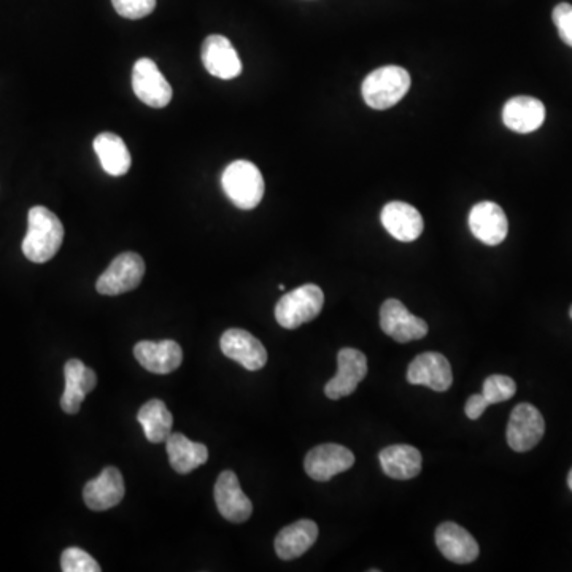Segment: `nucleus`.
<instances>
[{
	"instance_id": "a878e982",
	"label": "nucleus",
	"mask_w": 572,
	"mask_h": 572,
	"mask_svg": "<svg viewBox=\"0 0 572 572\" xmlns=\"http://www.w3.org/2000/svg\"><path fill=\"white\" fill-rule=\"evenodd\" d=\"M137 420L142 425L143 433L151 444L166 442L171 436L174 417L167 409L166 404L159 399L145 402L137 414Z\"/></svg>"
},
{
	"instance_id": "b1692460",
	"label": "nucleus",
	"mask_w": 572,
	"mask_h": 572,
	"mask_svg": "<svg viewBox=\"0 0 572 572\" xmlns=\"http://www.w3.org/2000/svg\"><path fill=\"white\" fill-rule=\"evenodd\" d=\"M166 450L172 469L177 474H190L209 460L207 447L190 441L182 433H171V436L167 437Z\"/></svg>"
},
{
	"instance_id": "bb28decb",
	"label": "nucleus",
	"mask_w": 572,
	"mask_h": 572,
	"mask_svg": "<svg viewBox=\"0 0 572 572\" xmlns=\"http://www.w3.org/2000/svg\"><path fill=\"white\" fill-rule=\"evenodd\" d=\"M517 385L514 380L507 375H490L484 382L482 395L487 399L488 404H499V402L509 401L514 398Z\"/></svg>"
},
{
	"instance_id": "39448f33",
	"label": "nucleus",
	"mask_w": 572,
	"mask_h": 572,
	"mask_svg": "<svg viewBox=\"0 0 572 572\" xmlns=\"http://www.w3.org/2000/svg\"><path fill=\"white\" fill-rule=\"evenodd\" d=\"M145 275V263L137 253L126 252L116 256L104 274L97 279V293L120 296L136 290Z\"/></svg>"
},
{
	"instance_id": "4468645a",
	"label": "nucleus",
	"mask_w": 572,
	"mask_h": 572,
	"mask_svg": "<svg viewBox=\"0 0 572 572\" xmlns=\"http://www.w3.org/2000/svg\"><path fill=\"white\" fill-rule=\"evenodd\" d=\"M407 382L412 385H425L431 390L442 393L452 387V366L441 353H422L410 363Z\"/></svg>"
},
{
	"instance_id": "9b49d317",
	"label": "nucleus",
	"mask_w": 572,
	"mask_h": 572,
	"mask_svg": "<svg viewBox=\"0 0 572 572\" xmlns=\"http://www.w3.org/2000/svg\"><path fill=\"white\" fill-rule=\"evenodd\" d=\"M469 229L482 244L496 247L506 239L509 221L498 204L484 201L474 205L469 212Z\"/></svg>"
},
{
	"instance_id": "5701e85b",
	"label": "nucleus",
	"mask_w": 572,
	"mask_h": 572,
	"mask_svg": "<svg viewBox=\"0 0 572 572\" xmlns=\"http://www.w3.org/2000/svg\"><path fill=\"white\" fill-rule=\"evenodd\" d=\"M379 460L391 479L410 480L422 472V453L412 445H390L380 452Z\"/></svg>"
},
{
	"instance_id": "6e6552de",
	"label": "nucleus",
	"mask_w": 572,
	"mask_h": 572,
	"mask_svg": "<svg viewBox=\"0 0 572 572\" xmlns=\"http://www.w3.org/2000/svg\"><path fill=\"white\" fill-rule=\"evenodd\" d=\"M132 89L139 101L153 109H163L172 101V86L150 58L139 59L134 64Z\"/></svg>"
},
{
	"instance_id": "a211bd4d",
	"label": "nucleus",
	"mask_w": 572,
	"mask_h": 572,
	"mask_svg": "<svg viewBox=\"0 0 572 572\" xmlns=\"http://www.w3.org/2000/svg\"><path fill=\"white\" fill-rule=\"evenodd\" d=\"M437 549L447 560L458 565H468L479 557V544L463 526L445 522L436 530Z\"/></svg>"
},
{
	"instance_id": "c85d7f7f",
	"label": "nucleus",
	"mask_w": 572,
	"mask_h": 572,
	"mask_svg": "<svg viewBox=\"0 0 572 572\" xmlns=\"http://www.w3.org/2000/svg\"><path fill=\"white\" fill-rule=\"evenodd\" d=\"M112 4L116 13L128 20H142L156 8V0H112Z\"/></svg>"
},
{
	"instance_id": "ddd939ff",
	"label": "nucleus",
	"mask_w": 572,
	"mask_h": 572,
	"mask_svg": "<svg viewBox=\"0 0 572 572\" xmlns=\"http://www.w3.org/2000/svg\"><path fill=\"white\" fill-rule=\"evenodd\" d=\"M220 347L229 360L242 364L247 371H259L266 366V348L245 329H228L221 336Z\"/></svg>"
},
{
	"instance_id": "f03ea898",
	"label": "nucleus",
	"mask_w": 572,
	"mask_h": 572,
	"mask_svg": "<svg viewBox=\"0 0 572 572\" xmlns=\"http://www.w3.org/2000/svg\"><path fill=\"white\" fill-rule=\"evenodd\" d=\"M410 88V74L404 67L383 66L364 78L361 94L374 110L391 109L406 96Z\"/></svg>"
},
{
	"instance_id": "473e14b6",
	"label": "nucleus",
	"mask_w": 572,
	"mask_h": 572,
	"mask_svg": "<svg viewBox=\"0 0 572 572\" xmlns=\"http://www.w3.org/2000/svg\"><path fill=\"white\" fill-rule=\"evenodd\" d=\"M279 290H280V291H285V285H279Z\"/></svg>"
},
{
	"instance_id": "412c9836",
	"label": "nucleus",
	"mask_w": 572,
	"mask_h": 572,
	"mask_svg": "<svg viewBox=\"0 0 572 572\" xmlns=\"http://www.w3.org/2000/svg\"><path fill=\"white\" fill-rule=\"evenodd\" d=\"M545 107L539 99L531 96L512 97L503 109V121L506 128L518 134H530L538 131L544 124Z\"/></svg>"
},
{
	"instance_id": "4be33fe9",
	"label": "nucleus",
	"mask_w": 572,
	"mask_h": 572,
	"mask_svg": "<svg viewBox=\"0 0 572 572\" xmlns=\"http://www.w3.org/2000/svg\"><path fill=\"white\" fill-rule=\"evenodd\" d=\"M318 539V526L312 520H299L286 526L275 538V552L282 560L299 558L315 544Z\"/></svg>"
},
{
	"instance_id": "cd10ccee",
	"label": "nucleus",
	"mask_w": 572,
	"mask_h": 572,
	"mask_svg": "<svg viewBox=\"0 0 572 572\" xmlns=\"http://www.w3.org/2000/svg\"><path fill=\"white\" fill-rule=\"evenodd\" d=\"M61 569L64 572L102 571L101 565L88 552L78 547H70L62 552Z\"/></svg>"
},
{
	"instance_id": "9d476101",
	"label": "nucleus",
	"mask_w": 572,
	"mask_h": 572,
	"mask_svg": "<svg viewBox=\"0 0 572 572\" xmlns=\"http://www.w3.org/2000/svg\"><path fill=\"white\" fill-rule=\"evenodd\" d=\"M355 464V455L347 447L337 444L318 445L307 453L304 469L310 479L328 482L337 474L347 471Z\"/></svg>"
},
{
	"instance_id": "f8f14e48",
	"label": "nucleus",
	"mask_w": 572,
	"mask_h": 572,
	"mask_svg": "<svg viewBox=\"0 0 572 572\" xmlns=\"http://www.w3.org/2000/svg\"><path fill=\"white\" fill-rule=\"evenodd\" d=\"M215 503L223 517L232 523L247 522L253 512V504L240 487L239 479L232 471H223L218 476L215 490Z\"/></svg>"
},
{
	"instance_id": "aec40b11",
	"label": "nucleus",
	"mask_w": 572,
	"mask_h": 572,
	"mask_svg": "<svg viewBox=\"0 0 572 572\" xmlns=\"http://www.w3.org/2000/svg\"><path fill=\"white\" fill-rule=\"evenodd\" d=\"M64 377H66V390L61 398V407L66 414L75 415L80 412L86 396L96 388L97 375L82 361L69 360L64 366Z\"/></svg>"
},
{
	"instance_id": "2f4dec72",
	"label": "nucleus",
	"mask_w": 572,
	"mask_h": 572,
	"mask_svg": "<svg viewBox=\"0 0 572 572\" xmlns=\"http://www.w3.org/2000/svg\"><path fill=\"white\" fill-rule=\"evenodd\" d=\"M568 485H569V488H571V490H572V469H571V471H569Z\"/></svg>"
},
{
	"instance_id": "f257e3e1",
	"label": "nucleus",
	"mask_w": 572,
	"mask_h": 572,
	"mask_svg": "<svg viewBox=\"0 0 572 572\" xmlns=\"http://www.w3.org/2000/svg\"><path fill=\"white\" fill-rule=\"evenodd\" d=\"M64 240V226L55 213L37 205L29 210L28 232L23 240V253L32 263L43 264L55 258Z\"/></svg>"
},
{
	"instance_id": "20e7f679",
	"label": "nucleus",
	"mask_w": 572,
	"mask_h": 572,
	"mask_svg": "<svg viewBox=\"0 0 572 572\" xmlns=\"http://www.w3.org/2000/svg\"><path fill=\"white\" fill-rule=\"evenodd\" d=\"M325 306V294L314 283L286 293L275 306V320L282 328L296 329L315 320Z\"/></svg>"
},
{
	"instance_id": "7ed1b4c3",
	"label": "nucleus",
	"mask_w": 572,
	"mask_h": 572,
	"mask_svg": "<svg viewBox=\"0 0 572 572\" xmlns=\"http://www.w3.org/2000/svg\"><path fill=\"white\" fill-rule=\"evenodd\" d=\"M221 185L237 209L252 210L263 201L264 178L250 161L239 159L229 164L221 177Z\"/></svg>"
},
{
	"instance_id": "0eeeda50",
	"label": "nucleus",
	"mask_w": 572,
	"mask_h": 572,
	"mask_svg": "<svg viewBox=\"0 0 572 572\" xmlns=\"http://www.w3.org/2000/svg\"><path fill=\"white\" fill-rule=\"evenodd\" d=\"M380 328L399 344L420 341L428 334V323L410 314L398 299H387L380 307Z\"/></svg>"
},
{
	"instance_id": "72a5a7b5",
	"label": "nucleus",
	"mask_w": 572,
	"mask_h": 572,
	"mask_svg": "<svg viewBox=\"0 0 572 572\" xmlns=\"http://www.w3.org/2000/svg\"><path fill=\"white\" fill-rule=\"evenodd\" d=\"M569 317L572 318V306H571V310H569Z\"/></svg>"
},
{
	"instance_id": "7c9ffc66",
	"label": "nucleus",
	"mask_w": 572,
	"mask_h": 572,
	"mask_svg": "<svg viewBox=\"0 0 572 572\" xmlns=\"http://www.w3.org/2000/svg\"><path fill=\"white\" fill-rule=\"evenodd\" d=\"M488 406H490V404H488L487 399L480 393V395H472L471 398L468 399L466 407H464V412L468 415L469 420H479V418L484 415Z\"/></svg>"
},
{
	"instance_id": "6ab92c4d",
	"label": "nucleus",
	"mask_w": 572,
	"mask_h": 572,
	"mask_svg": "<svg viewBox=\"0 0 572 572\" xmlns=\"http://www.w3.org/2000/svg\"><path fill=\"white\" fill-rule=\"evenodd\" d=\"M383 228L399 242H414L422 236L423 218L414 205L407 202H388L380 213Z\"/></svg>"
},
{
	"instance_id": "1a4fd4ad",
	"label": "nucleus",
	"mask_w": 572,
	"mask_h": 572,
	"mask_svg": "<svg viewBox=\"0 0 572 572\" xmlns=\"http://www.w3.org/2000/svg\"><path fill=\"white\" fill-rule=\"evenodd\" d=\"M366 374H368L366 355L356 348H342L337 355V374L326 383V396L336 401L352 395Z\"/></svg>"
},
{
	"instance_id": "f3484780",
	"label": "nucleus",
	"mask_w": 572,
	"mask_h": 572,
	"mask_svg": "<svg viewBox=\"0 0 572 572\" xmlns=\"http://www.w3.org/2000/svg\"><path fill=\"white\" fill-rule=\"evenodd\" d=\"M134 356L143 369L159 375L177 371L183 361L182 347L171 339L161 342H139L134 347Z\"/></svg>"
},
{
	"instance_id": "2eb2a0df",
	"label": "nucleus",
	"mask_w": 572,
	"mask_h": 572,
	"mask_svg": "<svg viewBox=\"0 0 572 572\" xmlns=\"http://www.w3.org/2000/svg\"><path fill=\"white\" fill-rule=\"evenodd\" d=\"M204 67L213 77L221 80H232L242 74V61L223 35H209L202 43L201 50Z\"/></svg>"
},
{
	"instance_id": "423d86ee",
	"label": "nucleus",
	"mask_w": 572,
	"mask_h": 572,
	"mask_svg": "<svg viewBox=\"0 0 572 572\" xmlns=\"http://www.w3.org/2000/svg\"><path fill=\"white\" fill-rule=\"evenodd\" d=\"M544 433V417L533 404L522 402L515 406L506 431L507 444L514 452H530L541 442Z\"/></svg>"
},
{
	"instance_id": "393cba45",
	"label": "nucleus",
	"mask_w": 572,
	"mask_h": 572,
	"mask_svg": "<svg viewBox=\"0 0 572 572\" xmlns=\"http://www.w3.org/2000/svg\"><path fill=\"white\" fill-rule=\"evenodd\" d=\"M93 147L107 174L112 177L128 174L131 169V153L120 136L113 132H102L94 139Z\"/></svg>"
},
{
	"instance_id": "c756f323",
	"label": "nucleus",
	"mask_w": 572,
	"mask_h": 572,
	"mask_svg": "<svg viewBox=\"0 0 572 572\" xmlns=\"http://www.w3.org/2000/svg\"><path fill=\"white\" fill-rule=\"evenodd\" d=\"M552 18L560 39L572 48V5L566 2L558 4L553 8Z\"/></svg>"
},
{
	"instance_id": "dca6fc26",
	"label": "nucleus",
	"mask_w": 572,
	"mask_h": 572,
	"mask_svg": "<svg viewBox=\"0 0 572 572\" xmlns=\"http://www.w3.org/2000/svg\"><path fill=\"white\" fill-rule=\"evenodd\" d=\"M124 493L126 488L121 472L109 466L85 485L83 499L91 511H109L123 501Z\"/></svg>"
}]
</instances>
